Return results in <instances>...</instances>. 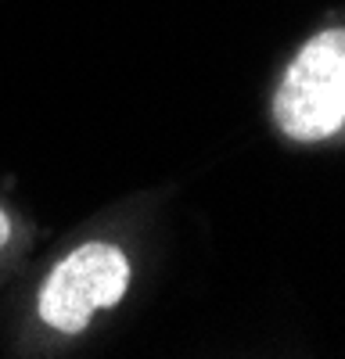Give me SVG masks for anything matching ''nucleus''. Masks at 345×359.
Listing matches in <instances>:
<instances>
[{
  "label": "nucleus",
  "instance_id": "1",
  "mask_svg": "<svg viewBox=\"0 0 345 359\" xmlns=\"http://www.w3.org/2000/svg\"><path fill=\"white\" fill-rule=\"evenodd\" d=\"M270 115L295 144L345 140V25L320 29L292 54Z\"/></svg>",
  "mask_w": 345,
  "mask_h": 359
},
{
  "label": "nucleus",
  "instance_id": "2",
  "mask_svg": "<svg viewBox=\"0 0 345 359\" xmlns=\"http://www.w3.org/2000/svg\"><path fill=\"white\" fill-rule=\"evenodd\" d=\"M130 259L111 241H83L50 266L36 294V316L58 334H83L101 309L130 291Z\"/></svg>",
  "mask_w": 345,
  "mask_h": 359
},
{
  "label": "nucleus",
  "instance_id": "3",
  "mask_svg": "<svg viewBox=\"0 0 345 359\" xmlns=\"http://www.w3.org/2000/svg\"><path fill=\"white\" fill-rule=\"evenodd\" d=\"M11 233H15V223H11V216H8V208L0 205V252L11 245Z\"/></svg>",
  "mask_w": 345,
  "mask_h": 359
}]
</instances>
